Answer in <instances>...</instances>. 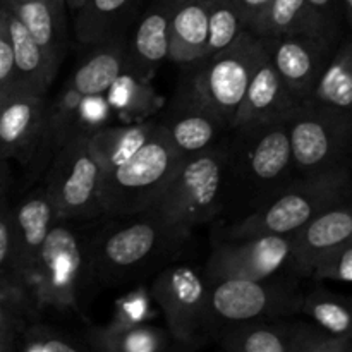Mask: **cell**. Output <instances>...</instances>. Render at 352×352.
<instances>
[{
	"mask_svg": "<svg viewBox=\"0 0 352 352\" xmlns=\"http://www.w3.org/2000/svg\"><path fill=\"white\" fill-rule=\"evenodd\" d=\"M85 2V0H65V3H67V7H71V9H78L79 6H81V3Z\"/></svg>",
	"mask_w": 352,
	"mask_h": 352,
	"instance_id": "f6af8a7d",
	"label": "cell"
},
{
	"mask_svg": "<svg viewBox=\"0 0 352 352\" xmlns=\"http://www.w3.org/2000/svg\"><path fill=\"white\" fill-rule=\"evenodd\" d=\"M226 168L227 146L222 143L186 157L164 191L143 213H150L172 232L188 239L196 226L210 222L219 212Z\"/></svg>",
	"mask_w": 352,
	"mask_h": 352,
	"instance_id": "277c9868",
	"label": "cell"
},
{
	"mask_svg": "<svg viewBox=\"0 0 352 352\" xmlns=\"http://www.w3.org/2000/svg\"><path fill=\"white\" fill-rule=\"evenodd\" d=\"M10 184H12V177H10L9 160H6L3 157H0V198H3V196H9Z\"/></svg>",
	"mask_w": 352,
	"mask_h": 352,
	"instance_id": "7bdbcfd3",
	"label": "cell"
},
{
	"mask_svg": "<svg viewBox=\"0 0 352 352\" xmlns=\"http://www.w3.org/2000/svg\"><path fill=\"white\" fill-rule=\"evenodd\" d=\"M150 291L138 287L117 299L110 325H144L153 318Z\"/></svg>",
	"mask_w": 352,
	"mask_h": 352,
	"instance_id": "74e56055",
	"label": "cell"
},
{
	"mask_svg": "<svg viewBox=\"0 0 352 352\" xmlns=\"http://www.w3.org/2000/svg\"><path fill=\"white\" fill-rule=\"evenodd\" d=\"M172 337L168 330L144 325H107L89 327L85 342L89 351L98 352H164Z\"/></svg>",
	"mask_w": 352,
	"mask_h": 352,
	"instance_id": "4316f807",
	"label": "cell"
},
{
	"mask_svg": "<svg viewBox=\"0 0 352 352\" xmlns=\"http://www.w3.org/2000/svg\"><path fill=\"white\" fill-rule=\"evenodd\" d=\"M292 352H352V340L332 336L313 322H292Z\"/></svg>",
	"mask_w": 352,
	"mask_h": 352,
	"instance_id": "8d00e7d4",
	"label": "cell"
},
{
	"mask_svg": "<svg viewBox=\"0 0 352 352\" xmlns=\"http://www.w3.org/2000/svg\"><path fill=\"white\" fill-rule=\"evenodd\" d=\"M352 239V199L325 210L292 232L291 270L299 277L311 272L330 253Z\"/></svg>",
	"mask_w": 352,
	"mask_h": 352,
	"instance_id": "2e32d148",
	"label": "cell"
},
{
	"mask_svg": "<svg viewBox=\"0 0 352 352\" xmlns=\"http://www.w3.org/2000/svg\"><path fill=\"white\" fill-rule=\"evenodd\" d=\"M352 199V165L296 175L256 210L234 223L227 237L292 234L325 210Z\"/></svg>",
	"mask_w": 352,
	"mask_h": 352,
	"instance_id": "6da1fadb",
	"label": "cell"
},
{
	"mask_svg": "<svg viewBox=\"0 0 352 352\" xmlns=\"http://www.w3.org/2000/svg\"><path fill=\"white\" fill-rule=\"evenodd\" d=\"M210 282L205 272L188 265L162 270L150 287L153 301L160 306L172 340L184 347L201 346L210 336Z\"/></svg>",
	"mask_w": 352,
	"mask_h": 352,
	"instance_id": "30bf717a",
	"label": "cell"
},
{
	"mask_svg": "<svg viewBox=\"0 0 352 352\" xmlns=\"http://www.w3.org/2000/svg\"><path fill=\"white\" fill-rule=\"evenodd\" d=\"M138 0H85L76 9V36L85 45H98L117 36L120 24Z\"/></svg>",
	"mask_w": 352,
	"mask_h": 352,
	"instance_id": "f1b7e54d",
	"label": "cell"
},
{
	"mask_svg": "<svg viewBox=\"0 0 352 352\" xmlns=\"http://www.w3.org/2000/svg\"><path fill=\"white\" fill-rule=\"evenodd\" d=\"M16 86V71H14V55L10 47L9 31L6 24V12L0 7V98Z\"/></svg>",
	"mask_w": 352,
	"mask_h": 352,
	"instance_id": "60d3db41",
	"label": "cell"
},
{
	"mask_svg": "<svg viewBox=\"0 0 352 352\" xmlns=\"http://www.w3.org/2000/svg\"><path fill=\"white\" fill-rule=\"evenodd\" d=\"M267 52L268 38L246 30L226 50L184 65L189 71L174 98L208 110L232 126L251 76Z\"/></svg>",
	"mask_w": 352,
	"mask_h": 352,
	"instance_id": "7a4b0ae2",
	"label": "cell"
},
{
	"mask_svg": "<svg viewBox=\"0 0 352 352\" xmlns=\"http://www.w3.org/2000/svg\"><path fill=\"white\" fill-rule=\"evenodd\" d=\"M95 278L93 241L62 220L41 246L28 280V294L36 308L79 313L86 291Z\"/></svg>",
	"mask_w": 352,
	"mask_h": 352,
	"instance_id": "3957f363",
	"label": "cell"
},
{
	"mask_svg": "<svg viewBox=\"0 0 352 352\" xmlns=\"http://www.w3.org/2000/svg\"><path fill=\"white\" fill-rule=\"evenodd\" d=\"M113 117L105 95H78L67 86L48 105L47 141L58 148L78 136H89L110 126Z\"/></svg>",
	"mask_w": 352,
	"mask_h": 352,
	"instance_id": "ac0fdd59",
	"label": "cell"
},
{
	"mask_svg": "<svg viewBox=\"0 0 352 352\" xmlns=\"http://www.w3.org/2000/svg\"><path fill=\"white\" fill-rule=\"evenodd\" d=\"M340 12H342V19L352 31V0H340Z\"/></svg>",
	"mask_w": 352,
	"mask_h": 352,
	"instance_id": "ee69618b",
	"label": "cell"
},
{
	"mask_svg": "<svg viewBox=\"0 0 352 352\" xmlns=\"http://www.w3.org/2000/svg\"><path fill=\"white\" fill-rule=\"evenodd\" d=\"M158 127L157 117L141 122L105 126L88 136V148L98 164L102 174L129 160L144 143L153 136Z\"/></svg>",
	"mask_w": 352,
	"mask_h": 352,
	"instance_id": "d4e9b609",
	"label": "cell"
},
{
	"mask_svg": "<svg viewBox=\"0 0 352 352\" xmlns=\"http://www.w3.org/2000/svg\"><path fill=\"white\" fill-rule=\"evenodd\" d=\"M206 7H208V41L203 58L226 50L248 30L239 9L232 0H206Z\"/></svg>",
	"mask_w": 352,
	"mask_h": 352,
	"instance_id": "d6a6232c",
	"label": "cell"
},
{
	"mask_svg": "<svg viewBox=\"0 0 352 352\" xmlns=\"http://www.w3.org/2000/svg\"><path fill=\"white\" fill-rule=\"evenodd\" d=\"M299 313L332 336L352 340V296L315 287L302 296Z\"/></svg>",
	"mask_w": 352,
	"mask_h": 352,
	"instance_id": "4dcf8cb0",
	"label": "cell"
},
{
	"mask_svg": "<svg viewBox=\"0 0 352 352\" xmlns=\"http://www.w3.org/2000/svg\"><path fill=\"white\" fill-rule=\"evenodd\" d=\"M308 100L352 110V31L340 38Z\"/></svg>",
	"mask_w": 352,
	"mask_h": 352,
	"instance_id": "f546056e",
	"label": "cell"
},
{
	"mask_svg": "<svg viewBox=\"0 0 352 352\" xmlns=\"http://www.w3.org/2000/svg\"><path fill=\"white\" fill-rule=\"evenodd\" d=\"M184 157L175 150L158 119L153 136L129 160L102 174L103 215L120 217L146 212L175 174Z\"/></svg>",
	"mask_w": 352,
	"mask_h": 352,
	"instance_id": "5b68a950",
	"label": "cell"
},
{
	"mask_svg": "<svg viewBox=\"0 0 352 352\" xmlns=\"http://www.w3.org/2000/svg\"><path fill=\"white\" fill-rule=\"evenodd\" d=\"M236 7L239 9L241 16H243L246 28L253 24V21L260 16L265 10V7L272 2V0H232Z\"/></svg>",
	"mask_w": 352,
	"mask_h": 352,
	"instance_id": "b9f144b4",
	"label": "cell"
},
{
	"mask_svg": "<svg viewBox=\"0 0 352 352\" xmlns=\"http://www.w3.org/2000/svg\"><path fill=\"white\" fill-rule=\"evenodd\" d=\"M208 41V7L206 0H181L170 23L168 58L188 65L203 58Z\"/></svg>",
	"mask_w": 352,
	"mask_h": 352,
	"instance_id": "484cf974",
	"label": "cell"
},
{
	"mask_svg": "<svg viewBox=\"0 0 352 352\" xmlns=\"http://www.w3.org/2000/svg\"><path fill=\"white\" fill-rule=\"evenodd\" d=\"M3 12H6V24L14 55V71H16L14 88L34 95H47L58 69L52 64L40 45L28 33L24 24L7 7H3Z\"/></svg>",
	"mask_w": 352,
	"mask_h": 352,
	"instance_id": "7402d4cb",
	"label": "cell"
},
{
	"mask_svg": "<svg viewBox=\"0 0 352 352\" xmlns=\"http://www.w3.org/2000/svg\"><path fill=\"white\" fill-rule=\"evenodd\" d=\"M19 352H82L89 351L88 344L78 337L65 333L55 327L40 322H28L17 339Z\"/></svg>",
	"mask_w": 352,
	"mask_h": 352,
	"instance_id": "e575fe53",
	"label": "cell"
},
{
	"mask_svg": "<svg viewBox=\"0 0 352 352\" xmlns=\"http://www.w3.org/2000/svg\"><path fill=\"white\" fill-rule=\"evenodd\" d=\"M10 2H31V0H10Z\"/></svg>",
	"mask_w": 352,
	"mask_h": 352,
	"instance_id": "bcb514c9",
	"label": "cell"
},
{
	"mask_svg": "<svg viewBox=\"0 0 352 352\" xmlns=\"http://www.w3.org/2000/svg\"><path fill=\"white\" fill-rule=\"evenodd\" d=\"M287 120L230 129L236 148H227V164L236 165L244 181L263 189L268 198L296 174Z\"/></svg>",
	"mask_w": 352,
	"mask_h": 352,
	"instance_id": "8fae6325",
	"label": "cell"
},
{
	"mask_svg": "<svg viewBox=\"0 0 352 352\" xmlns=\"http://www.w3.org/2000/svg\"><path fill=\"white\" fill-rule=\"evenodd\" d=\"M299 100L287 88L275 69L270 47L254 69L243 100L236 110L230 129L254 127L261 124L287 120L299 105Z\"/></svg>",
	"mask_w": 352,
	"mask_h": 352,
	"instance_id": "9a60e30c",
	"label": "cell"
},
{
	"mask_svg": "<svg viewBox=\"0 0 352 352\" xmlns=\"http://www.w3.org/2000/svg\"><path fill=\"white\" fill-rule=\"evenodd\" d=\"M287 126L298 175L352 165V110L305 100Z\"/></svg>",
	"mask_w": 352,
	"mask_h": 352,
	"instance_id": "8992f818",
	"label": "cell"
},
{
	"mask_svg": "<svg viewBox=\"0 0 352 352\" xmlns=\"http://www.w3.org/2000/svg\"><path fill=\"white\" fill-rule=\"evenodd\" d=\"M131 219V222L105 230L93 241L95 275L100 280L119 282L134 277L155 258L186 239L150 213H138Z\"/></svg>",
	"mask_w": 352,
	"mask_h": 352,
	"instance_id": "52a82bcc",
	"label": "cell"
},
{
	"mask_svg": "<svg viewBox=\"0 0 352 352\" xmlns=\"http://www.w3.org/2000/svg\"><path fill=\"white\" fill-rule=\"evenodd\" d=\"M210 336L230 352H292V322L284 318L229 323Z\"/></svg>",
	"mask_w": 352,
	"mask_h": 352,
	"instance_id": "603a6c76",
	"label": "cell"
},
{
	"mask_svg": "<svg viewBox=\"0 0 352 352\" xmlns=\"http://www.w3.org/2000/svg\"><path fill=\"white\" fill-rule=\"evenodd\" d=\"M292 234H261L248 237H227L219 241L210 253L205 275L210 282L243 278L261 280L291 270Z\"/></svg>",
	"mask_w": 352,
	"mask_h": 352,
	"instance_id": "7c38bea8",
	"label": "cell"
},
{
	"mask_svg": "<svg viewBox=\"0 0 352 352\" xmlns=\"http://www.w3.org/2000/svg\"><path fill=\"white\" fill-rule=\"evenodd\" d=\"M315 280H332L352 284V239L323 258L311 272Z\"/></svg>",
	"mask_w": 352,
	"mask_h": 352,
	"instance_id": "ab89813d",
	"label": "cell"
},
{
	"mask_svg": "<svg viewBox=\"0 0 352 352\" xmlns=\"http://www.w3.org/2000/svg\"><path fill=\"white\" fill-rule=\"evenodd\" d=\"M248 30L263 38L308 31L306 0H272Z\"/></svg>",
	"mask_w": 352,
	"mask_h": 352,
	"instance_id": "1f68e13d",
	"label": "cell"
},
{
	"mask_svg": "<svg viewBox=\"0 0 352 352\" xmlns=\"http://www.w3.org/2000/svg\"><path fill=\"white\" fill-rule=\"evenodd\" d=\"M340 0H306L308 31L340 38Z\"/></svg>",
	"mask_w": 352,
	"mask_h": 352,
	"instance_id": "f35d334b",
	"label": "cell"
},
{
	"mask_svg": "<svg viewBox=\"0 0 352 352\" xmlns=\"http://www.w3.org/2000/svg\"><path fill=\"white\" fill-rule=\"evenodd\" d=\"M58 222L62 220L45 186L34 189L26 198L12 205L16 270L26 291L41 246Z\"/></svg>",
	"mask_w": 352,
	"mask_h": 352,
	"instance_id": "e0dca14e",
	"label": "cell"
},
{
	"mask_svg": "<svg viewBox=\"0 0 352 352\" xmlns=\"http://www.w3.org/2000/svg\"><path fill=\"white\" fill-rule=\"evenodd\" d=\"M34 38L55 67H60L67 45L65 26V0H31V2H10L0 0Z\"/></svg>",
	"mask_w": 352,
	"mask_h": 352,
	"instance_id": "44dd1931",
	"label": "cell"
},
{
	"mask_svg": "<svg viewBox=\"0 0 352 352\" xmlns=\"http://www.w3.org/2000/svg\"><path fill=\"white\" fill-rule=\"evenodd\" d=\"M34 308L30 294L21 289L0 287V352L16 351L17 339Z\"/></svg>",
	"mask_w": 352,
	"mask_h": 352,
	"instance_id": "836d02e7",
	"label": "cell"
},
{
	"mask_svg": "<svg viewBox=\"0 0 352 352\" xmlns=\"http://www.w3.org/2000/svg\"><path fill=\"white\" fill-rule=\"evenodd\" d=\"M43 186L64 222L103 215L102 170L89 151L88 136L72 138L58 148Z\"/></svg>",
	"mask_w": 352,
	"mask_h": 352,
	"instance_id": "9c48e42d",
	"label": "cell"
},
{
	"mask_svg": "<svg viewBox=\"0 0 352 352\" xmlns=\"http://www.w3.org/2000/svg\"><path fill=\"white\" fill-rule=\"evenodd\" d=\"M0 287L26 291L16 270L12 203H10L9 196L0 198Z\"/></svg>",
	"mask_w": 352,
	"mask_h": 352,
	"instance_id": "d590c367",
	"label": "cell"
},
{
	"mask_svg": "<svg viewBox=\"0 0 352 352\" xmlns=\"http://www.w3.org/2000/svg\"><path fill=\"white\" fill-rule=\"evenodd\" d=\"M302 296L294 282L277 278V275L261 280L227 278L210 282V333L217 327L229 323L278 320L296 315L301 311Z\"/></svg>",
	"mask_w": 352,
	"mask_h": 352,
	"instance_id": "ba28073f",
	"label": "cell"
},
{
	"mask_svg": "<svg viewBox=\"0 0 352 352\" xmlns=\"http://www.w3.org/2000/svg\"><path fill=\"white\" fill-rule=\"evenodd\" d=\"M170 143L182 157L201 153L220 144V138L230 126L215 113L174 98L170 109L160 119Z\"/></svg>",
	"mask_w": 352,
	"mask_h": 352,
	"instance_id": "ffe728a7",
	"label": "cell"
},
{
	"mask_svg": "<svg viewBox=\"0 0 352 352\" xmlns=\"http://www.w3.org/2000/svg\"><path fill=\"white\" fill-rule=\"evenodd\" d=\"M95 47L67 82V88L78 95H105L110 85L127 71V41L122 36Z\"/></svg>",
	"mask_w": 352,
	"mask_h": 352,
	"instance_id": "cb8c5ba5",
	"label": "cell"
},
{
	"mask_svg": "<svg viewBox=\"0 0 352 352\" xmlns=\"http://www.w3.org/2000/svg\"><path fill=\"white\" fill-rule=\"evenodd\" d=\"M181 0H155L141 17L133 40L127 43V71L151 81L168 58L170 23Z\"/></svg>",
	"mask_w": 352,
	"mask_h": 352,
	"instance_id": "d6986e66",
	"label": "cell"
},
{
	"mask_svg": "<svg viewBox=\"0 0 352 352\" xmlns=\"http://www.w3.org/2000/svg\"><path fill=\"white\" fill-rule=\"evenodd\" d=\"M48 103L45 95L10 89L0 98V157L31 162L47 141Z\"/></svg>",
	"mask_w": 352,
	"mask_h": 352,
	"instance_id": "5bb4252c",
	"label": "cell"
},
{
	"mask_svg": "<svg viewBox=\"0 0 352 352\" xmlns=\"http://www.w3.org/2000/svg\"><path fill=\"white\" fill-rule=\"evenodd\" d=\"M339 41L337 36L313 31L268 38L272 62L299 102L309 98Z\"/></svg>",
	"mask_w": 352,
	"mask_h": 352,
	"instance_id": "4fadbf2b",
	"label": "cell"
},
{
	"mask_svg": "<svg viewBox=\"0 0 352 352\" xmlns=\"http://www.w3.org/2000/svg\"><path fill=\"white\" fill-rule=\"evenodd\" d=\"M113 117L124 124L141 122L157 116L164 107V98L157 93L151 81L141 79L133 72L124 71L105 91Z\"/></svg>",
	"mask_w": 352,
	"mask_h": 352,
	"instance_id": "83f0119b",
	"label": "cell"
}]
</instances>
